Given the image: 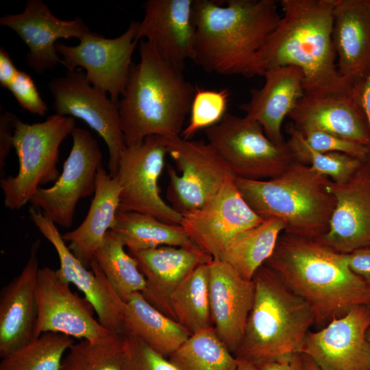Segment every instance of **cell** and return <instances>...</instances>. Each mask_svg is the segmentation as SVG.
<instances>
[{
    "label": "cell",
    "instance_id": "obj_45",
    "mask_svg": "<svg viewBox=\"0 0 370 370\" xmlns=\"http://www.w3.org/2000/svg\"><path fill=\"white\" fill-rule=\"evenodd\" d=\"M360 99L367 118L370 130V73L360 83ZM367 164L370 167V147Z\"/></svg>",
    "mask_w": 370,
    "mask_h": 370
},
{
    "label": "cell",
    "instance_id": "obj_34",
    "mask_svg": "<svg viewBox=\"0 0 370 370\" xmlns=\"http://www.w3.org/2000/svg\"><path fill=\"white\" fill-rule=\"evenodd\" d=\"M73 343V338L66 334L42 333L3 358L0 370H60L64 353Z\"/></svg>",
    "mask_w": 370,
    "mask_h": 370
},
{
    "label": "cell",
    "instance_id": "obj_17",
    "mask_svg": "<svg viewBox=\"0 0 370 370\" xmlns=\"http://www.w3.org/2000/svg\"><path fill=\"white\" fill-rule=\"evenodd\" d=\"M369 325L370 306H356L319 330L309 332L301 354L321 370H370Z\"/></svg>",
    "mask_w": 370,
    "mask_h": 370
},
{
    "label": "cell",
    "instance_id": "obj_32",
    "mask_svg": "<svg viewBox=\"0 0 370 370\" xmlns=\"http://www.w3.org/2000/svg\"><path fill=\"white\" fill-rule=\"evenodd\" d=\"M121 240L109 230L95 254L113 291L125 301L134 293H143L147 281L135 258L125 250Z\"/></svg>",
    "mask_w": 370,
    "mask_h": 370
},
{
    "label": "cell",
    "instance_id": "obj_37",
    "mask_svg": "<svg viewBox=\"0 0 370 370\" xmlns=\"http://www.w3.org/2000/svg\"><path fill=\"white\" fill-rule=\"evenodd\" d=\"M230 93L227 89L196 88L190 110L188 123L180 136L190 140L196 133L219 123L227 113Z\"/></svg>",
    "mask_w": 370,
    "mask_h": 370
},
{
    "label": "cell",
    "instance_id": "obj_36",
    "mask_svg": "<svg viewBox=\"0 0 370 370\" xmlns=\"http://www.w3.org/2000/svg\"><path fill=\"white\" fill-rule=\"evenodd\" d=\"M286 132L289 135L286 143L295 161L309 166L334 182L347 183L366 162L342 153H322L314 150L307 145L303 134L291 123L287 125Z\"/></svg>",
    "mask_w": 370,
    "mask_h": 370
},
{
    "label": "cell",
    "instance_id": "obj_18",
    "mask_svg": "<svg viewBox=\"0 0 370 370\" xmlns=\"http://www.w3.org/2000/svg\"><path fill=\"white\" fill-rule=\"evenodd\" d=\"M361 82L342 91L305 93L288 116L291 123L301 133L323 132L369 147L370 130L360 99Z\"/></svg>",
    "mask_w": 370,
    "mask_h": 370
},
{
    "label": "cell",
    "instance_id": "obj_39",
    "mask_svg": "<svg viewBox=\"0 0 370 370\" xmlns=\"http://www.w3.org/2000/svg\"><path fill=\"white\" fill-rule=\"evenodd\" d=\"M301 134L307 145L315 151L342 153L367 162L369 154V147L367 146L320 131H308Z\"/></svg>",
    "mask_w": 370,
    "mask_h": 370
},
{
    "label": "cell",
    "instance_id": "obj_29",
    "mask_svg": "<svg viewBox=\"0 0 370 370\" xmlns=\"http://www.w3.org/2000/svg\"><path fill=\"white\" fill-rule=\"evenodd\" d=\"M110 230L121 240L128 251L161 246L200 249L180 225L167 223L136 212L118 210Z\"/></svg>",
    "mask_w": 370,
    "mask_h": 370
},
{
    "label": "cell",
    "instance_id": "obj_14",
    "mask_svg": "<svg viewBox=\"0 0 370 370\" xmlns=\"http://www.w3.org/2000/svg\"><path fill=\"white\" fill-rule=\"evenodd\" d=\"M182 216L180 225L188 237L212 258H219L238 233L264 221L245 201L234 177L202 207Z\"/></svg>",
    "mask_w": 370,
    "mask_h": 370
},
{
    "label": "cell",
    "instance_id": "obj_7",
    "mask_svg": "<svg viewBox=\"0 0 370 370\" xmlns=\"http://www.w3.org/2000/svg\"><path fill=\"white\" fill-rule=\"evenodd\" d=\"M75 127L73 117L56 114L40 123L16 121L13 147L18 160L16 175L0 180L5 206L12 210L22 208L36 191L46 184L55 182L60 147Z\"/></svg>",
    "mask_w": 370,
    "mask_h": 370
},
{
    "label": "cell",
    "instance_id": "obj_4",
    "mask_svg": "<svg viewBox=\"0 0 370 370\" xmlns=\"http://www.w3.org/2000/svg\"><path fill=\"white\" fill-rule=\"evenodd\" d=\"M139 52L117 103L126 146L149 136H180L195 92L183 70L148 42L140 40Z\"/></svg>",
    "mask_w": 370,
    "mask_h": 370
},
{
    "label": "cell",
    "instance_id": "obj_21",
    "mask_svg": "<svg viewBox=\"0 0 370 370\" xmlns=\"http://www.w3.org/2000/svg\"><path fill=\"white\" fill-rule=\"evenodd\" d=\"M193 5L194 0H148L139 23V40L145 38L163 58L182 70L193 56Z\"/></svg>",
    "mask_w": 370,
    "mask_h": 370
},
{
    "label": "cell",
    "instance_id": "obj_46",
    "mask_svg": "<svg viewBox=\"0 0 370 370\" xmlns=\"http://www.w3.org/2000/svg\"><path fill=\"white\" fill-rule=\"evenodd\" d=\"M238 364L236 370H258L256 364L243 358H238Z\"/></svg>",
    "mask_w": 370,
    "mask_h": 370
},
{
    "label": "cell",
    "instance_id": "obj_31",
    "mask_svg": "<svg viewBox=\"0 0 370 370\" xmlns=\"http://www.w3.org/2000/svg\"><path fill=\"white\" fill-rule=\"evenodd\" d=\"M209 263L195 269L170 296L173 319L190 335L213 327L210 303Z\"/></svg>",
    "mask_w": 370,
    "mask_h": 370
},
{
    "label": "cell",
    "instance_id": "obj_20",
    "mask_svg": "<svg viewBox=\"0 0 370 370\" xmlns=\"http://www.w3.org/2000/svg\"><path fill=\"white\" fill-rule=\"evenodd\" d=\"M335 198L328 230L315 239L341 254L370 247V167L365 162L347 183L332 181Z\"/></svg>",
    "mask_w": 370,
    "mask_h": 370
},
{
    "label": "cell",
    "instance_id": "obj_24",
    "mask_svg": "<svg viewBox=\"0 0 370 370\" xmlns=\"http://www.w3.org/2000/svg\"><path fill=\"white\" fill-rule=\"evenodd\" d=\"M128 252L146 279V289L141 293L143 297L173 319L169 303L171 293L199 266L213 259L201 249L173 246Z\"/></svg>",
    "mask_w": 370,
    "mask_h": 370
},
{
    "label": "cell",
    "instance_id": "obj_47",
    "mask_svg": "<svg viewBox=\"0 0 370 370\" xmlns=\"http://www.w3.org/2000/svg\"><path fill=\"white\" fill-rule=\"evenodd\" d=\"M304 370H321L315 362L306 355L301 354Z\"/></svg>",
    "mask_w": 370,
    "mask_h": 370
},
{
    "label": "cell",
    "instance_id": "obj_5",
    "mask_svg": "<svg viewBox=\"0 0 370 370\" xmlns=\"http://www.w3.org/2000/svg\"><path fill=\"white\" fill-rule=\"evenodd\" d=\"M331 181L297 162L271 179L234 178L243 197L259 216L280 220L284 233L311 239L328 230L335 206Z\"/></svg>",
    "mask_w": 370,
    "mask_h": 370
},
{
    "label": "cell",
    "instance_id": "obj_2",
    "mask_svg": "<svg viewBox=\"0 0 370 370\" xmlns=\"http://www.w3.org/2000/svg\"><path fill=\"white\" fill-rule=\"evenodd\" d=\"M265 264L308 304L321 328L356 306H370V286L351 271L345 254L315 239L283 232Z\"/></svg>",
    "mask_w": 370,
    "mask_h": 370
},
{
    "label": "cell",
    "instance_id": "obj_33",
    "mask_svg": "<svg viewBox=\"0 0 370 370\" xmlns=\"http://www.w3.org/2000/svg\"><path fill=\"white\" fill-rule=\"evenodd\" d=\"M169 360L178 370H236L238 364L214 327L190 335Z\"/></svg>",
    "mask_w": 370,
    "mask_h": 370
},
{
    "label": "cell",
    "instance_id": "obj_48",
    "mask_svg": "<svg viewBox=\"0 0 370 370\" xmlns=\"http://www.w3.org/2000/svg\"><path fill=\"white\" fill-rule=\"evenodd\" d=\"M367 340L368 341V343L369 345V347H370V325L367 330Z\"/></svg>",
    "mask_w": 370,
    "mask_h": 370
},
{
    "label": "cell",
    "instance_id": "obj_38",
    "mask_svg": "<svg viewBox=\"0 0 370 370\" xmlns=\"http://www.w3.org/2000/svg\"><path fill=\"white\" fill-rule=\"evenodd\" d=\"M125 336L123 370H178L169 360L140 339Z\"/></svg>",
    "mask_w": 370,
    "mask_h": 370
},
{
    "label": "cell",
    "instance_id": "obj_8",
    "mask_svg": "<svg viewBox=\"0 0 370 370\" xmlns=\"http://www.w3.org/2000/svg\"><path fill=\"white\" fill-rule=\"evenodd\" d=\"M205 133L235 178L271 179L295 162L286 142L273 143L258 122L245 116L227 112Z\"/></svg>",
    "mask_w": 370,
    "mask_h": 370
},
{
    "label": "cell",
    "instance_id": "obj_35",
    "mask_svg": "<svg viewBox=\"0 0 370 370\" xmlns=\"http://www.w3.org/2000/svg\"><path fill=\"white\" fill-rule=\"evenodd\" d=\"M125 337L110 332L97 340L74 343L63 358L60 370H123Z\"/></svg>",
    "mask_w": 370,
    "mask_h": 370
},
{
    "label": "cell",
    "instance_id": "obj_15",
    "mask_svg": "<svg viewBox=\"0 0 370 370\" xmlns=\"http://www.w3.org/2000/svg\"><path fill=\"white\" fill-rule=\"evenodd\" d=\"M29 218L56 249L60 261L59 277L74 284L92 305L99 323L108 331L123 334L122 318L125 301L113 291L97 262L92 258L88 270L66 245L57 225L40 210L32 206Z\"/></svg>",
    "mask_w": 370,
    "mask_h": 370
},
{
    "label": "cell",
    "instance_id": "obj_41",
    "mask_svg": "<svg viewBox=\"0 0 370 370\" xmlns=\"http://www.w3.org/2000/svg\"><path fill=\"white\" fill-rule=\"evenodd\" d=\"M18 117L13 113L1 110L0 114V177H4L6 158L13 147L14 132Z\"/></svg>",
    "mask_w": 370,
    "mask_h": 370
},
{
    "label": "cell",
    "instance_id": "obj_42",
    "mask_svg": "<svg viewBox=\"0 0 370 370\" xmlns=\"http://www.w3.org/2000/svg\"><path fill=\"white\" fill-rule=\"evenodd\" d=\"M351 271L370 286V247L345 254Z\"/></svg>",
    "mask_w": 370,
    "mask_h": 370
},
{
    "label": "cell",
    "instance_id": "obj_43",
    "mask_svg": "<svg viewBox=\"0 0 370 370\" xmlns=\"http://www.w3.org/2000/svg\"><path fill=\"white\" fill-rule=\"evenodd\" d=\"M258 370H304L301 354H289L256 365Z\"/></svg>",
    "mask_w": 370,
    "mask_h": 370
},
{
    "label": "cell",
    "instance_id": "obj_12",
    "mask_svg": "<svg viewBox=\"0 0 370 370\" xmlns=\"http://www.w3.org/2000/svg\"><path fill=\"white\" fill-rule=\"evenodd\" d=\"M49 89L55 114L80 119L102 137L109 152L108 172L114 177L126 146L117 103L91 84L82 69L53 79Z\"/></svg>",
    "mask_w": 370,
    "mask_h": 370
},
{
    "label": "cell",
    "instance_id": "obj_25",
    "mask_svg": "<svg viewBox=\"0 0 370 370\" xmlns=\"http://www.w3.org/2000/svg\"><path fill=\"white\" fill-rule=\"evenodd\" d=\"M264 84L259 89L251 88L249 100L239 106L245 116L258 122L273 143H286L282 125L305 94L304 76L296 66H284L266 71Z\"/></svg>",
    "mask_w": 370,
    "mask_h": 370
},
{
    "label": "cell",
    "instance_id": "obj_19",
    "mask_svg": "<svg viewBox=\"0 0 370 370\" xmlns=\"http://www.w3.org/2000/svg\"><path fill=\"white\" fill-rule=\"evenodd\" d=\"M0 24L14 31L29 49L27 63L38 75L62 60L56 48L60 38L79 40L90 30L79 17L64 21L55 16L41 0H29L18 14H5Z\"/></svg>",
    "mask_w": 370,
    "mask_h": 370
},
{
    "label": "cell",
    "instance_id": "obj_1",
    "mask_svg": "<svg viewBox=\"0 0 370 370\" xmlns=\"http://www.w3.org/2000/svg\"><path fill=\"white\" fill-rule=\"evenodd\" d=\"M275 0H194L192 60L208 73L260 76L258 54L281 16Z\"/></svg>",
    "mask_w": 370,
    "mask_h": 370
},
{
    "label": "cell",
    "instance_id": "obj_28",
    "mask_svg": "<svg viewBox=\"0 0 370 370\" xmlns=\"http://www.w3.org/2000/svg\"><path fill=\"white\" fill-rule=\"evenodd\" d=\"M122 326L123 334L140 339L166 358L190 336L186 329L153 306L138 292L125 301Z\"/></svg>",
    "mask_w": 370,
    "mask_h": 370
},
{
    "label": "cell",
    "instance_id": "obj_40",
    "mask_svg": "<svg viewBox=\"0 0 370 370\" xmlns=\"http://www.w3.org/2000/svg\"><path fill=\"white\" fill-rule=\"evenodd\" d=\"M8 89L18 105L33 114L45 115L48 106L40 95L32 77L19 71Z\"/></svg>",
    "mask_w": 370,
    "mask_h": 370
},
{
    "label": "cell",
    "instance_id": "obj_9",
    "mask_svg": "<svg viewBox=\"0 0 370 370\" xmlns=\"http://www.w3.org/2000/svg\"><path fill=\"white\" fill-rule=\"evenodd\" d=\"M159 137L181 172L178 175L171 165H167L169 183L166 197L181 214L202 207L228 180L234 177L208 141L186 140L180 136Z\"/></svg>",
    "mask_w": 370,
    "mask_h": 370
},
{
    "label": "cell",
    "instance_id": "obj_6",
    "mask_svg": "<svg viewBox=\"0 0 370 370\" xmlns=\"http://www.w3.org/2000/svg\"><path fill=\"white\" fill-rule=\"evenodd\" d=\"M254 299L237 358L256 365L289 354H301L314 323L308 304L266 264L256 272Z\"/></svg>",
    "mask_w": 370,
    "mask_h": 370
},
{
    "label": "cell",
    "instance_id": "obj_27",
    "mask_svg": "<svg viewBox=\"0 0 370 370\" xmlns=\"http://www.w3.org/2000/svg\"><path fill=\"white\" fill-rule=\"evenodd\" d=\"M120 186L101 165L97 171L93 199L83 222L62 235L70 250L89 267L107 232L112 227L119 207Z\"/></svg>",
    "mask_w": 370,
    "mask_h": 370
},
{
    "label": "cell",
    "instance_id": "obj_16",
    "mask_svg": "<svg viewBox=\"0 0 370 370\" xmlns=\"http://www.w3.org/2000/svg\"><path fill=\"white\" fill-rule=\"evenodd\" d=\"M38 316L35 338L53 332L80 340L95 341L110 332L93 316V308L86 299L71 291L49 267L39 269L36 287Z\"/></svg>",
    "mask_w": 370,
    "mask_h": 370
},
{
    "label": "cell",
    "instance_id": "obj_23",
    "mask_svg": "<svg viewBox=\"0 0 370 370\" xmlns=\"http://www.w3.org/2000/svg\"><path fill=\"white\" fill-rule=\"evenodd\" d=\"M40 241H34L21 273L0 293V357L7 356L35 339L38 309L36 287Z\"/></svg>",
    "mask_w": 370,
    "mask_h": 370
},
{
    "label": "cell",
    "instance_id": "obj_11",
    "mask_svg": "<svg viewBox=\"0 0 370 370\" xmlns=\"http://www.w3.org/2000/svg\"><path fill=\"white\" fill-rule=\"evenodd\" d=\"M71 135L72 147L59 177L51 186L40 188L29 201L64 228L71 227L79 200L94 194L103 158L97 140L88 130L75 127Z\"/></svg>",
    "mask_w": 370,
    "mask_h": 370
},
{
    "label": "cell",
    "instance_id": "obj_22",
    "mask_svg": "<svg viewBox=\"0 0 370 370\" xmlns=\"http://www.w3.org/2000/svg\"><path fill=\"white\" fill-rule=\"evenodd\" d=\"M209 292L213 327L233 354L241 345L255 293L252 280L243 278L218 258L209 263Z\"/></svg>",
    "mask_w": 370,
    "mask_h": 370
},
{
    "label": "cell",
    "instance_id": "obj_13",
    "mask_svg": "<svg viewBox=\"0 0 370 370\" xmlns=\"http://www.w3.org/2000/svg\"><path fill=\"white\" fill-rule=\"evenodd\" d=\"M139 22H132L127 29L114 38H106L88 32L77 45L57 42L56 48L62 56V65L67 71L83 68L88 80L95 87L108 92L118 103L124 92L130 69L132 57L138 42Z\"/></svg>",
    "mask_w": 370,
    "mask_h": 370
},
{
    "label": "cell",
    "instance_id": "obj_3",
    "mask_svg": "<svg viewBox=\"0 0 370 370\" xmlns=\"http://www.w3.org/2000/svg\"><path fill=\"white\" fill-rule=\"evenodd\" d=\"M283 14L257 57L260 76L278 66L299 68L305 93L342 91L357 83L338 73L332 44L335 0H282Z\"/></svg>",
    "mask_w": 370,
    "mask_h": 370
},
{
    "label": "cell",
    "instance_id": "obj_26",
    "mask_svg": "<svg viewBox=\"0 0 370 370\" xmlns=\"http://www.w3.org/2000/svg\"><path fill=\"white\" fill-rule=\"evenodd\" d=\"M332 39L339 75L362 82L370 73V0H335Z\"/></svg>",
    "mask_w": 370,
    "mask_h": 370
},
{
    "label": "cell",
    "instance_id": "obj_30",
    "mask_svg": "<svg viewBox=\"0 0 370 370\" xmlns=\"http://www.w3.org/2000/svg\"><path fill=\"white\" fill-rule=\"evenodd\" d=\"M284 231L280 220L265 219L236 235L218 259L229 264L243 278L252 280L257 270L273 254Z\"/></svg>",
    "mask_w": 370,
    "mask_h": 370
},
{
    "label": "cell",
    "instance_id": "obj_10",
    "mask_svg": "<svg viewBox=\"0 0 370 370\" xmlns=\"http://www.w3.org/2000/svg\"><path fill=\"white\" fill-rule=\"evenodd\" d=\"M167 150L158 136L125 146L115 175L120 186L119 210L146 214L171 224L180 225L182 216L160 196L159 179Z\"/></svg>",
    "mask_w": 370,
    "mask_h": 370
},
{
    "label": "cell",
    "instance_id": "obj_44",
    "mask_svg": "<svg viewBox=\"0 0 370 370\" xmlns=\"http://www.w3.org/2000/svg\"><path fill=\"white\" fill-rule=\"evenodd\" d=\"M19 70L15 66L10 56L3 47H0V84L8 89Z\"/></svg>",
    "mask_w": 370,
    "mask_h": 370
}]
</instances>
